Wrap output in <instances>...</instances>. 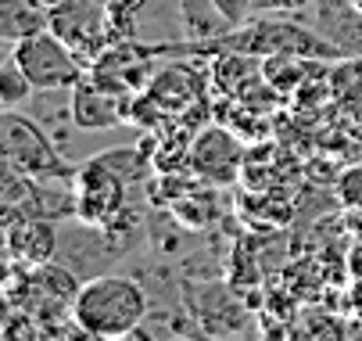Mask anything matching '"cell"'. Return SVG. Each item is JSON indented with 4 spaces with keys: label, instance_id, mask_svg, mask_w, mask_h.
<instances>
[{
    "label": "cell",
    "instance_id": "1",
    "mask_svg": "<svg viewBox=\"0 0 362 341\" xmlns=\"http://www.w3.org/2000/svg\"><path fill=\"white\" fill-rule=\"evenodd\" d=\"M133 51L144 58H216L226 51H240L251 58H269V54H305V58H320V62H341V47L330 43L320 29H308L298 18H244L240 25L212 36V40H158V43H140L129 40Z\"/></svg>",
    "mask_w": 362,
    "mask_h": 341
},
{
    "label": "cell",
    "instance_id": "2",
    "mask_svg": "<svg viewBox=\"0 0 362 341\" xmlns=\"http://www.w3.org/2000/svg\"><path fill=\"white\" fill-rule=\"evenodd\" d=\"M69 316L86 337H100V341L133 337L147 320V291L133 277L97 273L83 280Z\"/></svg>",
    "mask_w": 362,
    "mask_h": 341
},
{
    "label": "cell",
    "instance_id": "3",
    "mask_svg": "<svg viewBox=\"0 0 362 341\" xmlns=\"http://www.w3.org/2000/svg\"><path fill=\"white\" fill-rule=\"evenodd\" d=\"M0 158L8 166H15L18 173L33 176V180L69 183L76 176L72 162L54 148V137H50L36 119L18 115L15 108H4V115H0Z\"/></svg>",
    "mask_w": 362,
    "mask_h": 341
},
{
    "label": "cell",
    "instance_id": "4",
    "mask_svg": "<svg viewBox=\"0 0 362 341\" xmlns=\"http://www.w3.org/2000/svg\"><path fill=\"white\" fill-rule=\"evenodd\" d=\"M11 54L18 58V65L25 69L36 90H72L86 76L83 58L50 29L11 43Z\"/></svg>",
    "mask_w": 362,
    "mask_h": 341
},
{
    "label": "cell",
    "instance_id": "5",
    "mask_svg": "<svg viewBox=\"0 0 362 341\" xmlns=\"http://www.w3.org/2000/svg\"><path fill=\"white\" fill-rule=\"evenodd\" d=\"M50 33H58L86 62H97L112 47L105 4H97V0H65V4L50 8Z\"/></svg>",
    "mask_w": 362,
    "mask_h": 341
},
{
    "label": "cell",
    "instance_id": "6",
    "mask_svg": "<svg viewBox=\"0 0 362 341\" xmlns=\"http://www.w3.org/2000/svg\"><path fill=\"white\" fill-rule=\"evenodd\" d=\"M244 162V144L233 129L226 126H209V129H201L190 144V166L204 176V180H212V183H230L240 176V166Z\"/></svg>",
    "mask_w": 362,
    "mask_h": 341
},
{
    "label": "cell",
    "instance_id": "7",
    "mask_svg": "<svg viewBox=\"0 0 362 341\" xmlns=\"http://www.w3.org/2000/svg\"><path fill=\"white\" fill-rule=\"evenodd\" d=\"M69 105H72V122L79 129H90V133L115 129V126L129 122V97L100 90L90 76H83L69 90Z\"/></svg>",
    "mask_w": 362,
    "mask_h": 341
},
{
    "label": "cell",
    "instance_id": "8",
    "mask_svg": "<svg viewBox=\"0 0 362 341\" xmlns=\"http://www.w3.org/2000/svg\"><path fill=\"white\" fill-rule=\"evenodd\" d=\"M62 237H58V219H33L25 216L22 223L8 226V259L22 266H43L58 255Z\"/></svg>",
    "mask_w": 362,
    "mask_h": 341
},
{
    "label": "cell",
    "instance_id": "9",
    "mask_svg": "<svg viewBox=\"0 0 362 341\" xmlns=\"http://www.w3.org/2000/svg\"><path fill=\"white\" fill-rule=\"evenodd\" d=\"M316 29L344 58H362V11L351 0H316Z\"/></svg>",
    "mask_w": 362,
    "mask_h": 341
},
{
    "label": "cell",
    "instance_id": "10",
    "mask_svg": "<svg viewBox=\"0 0 362 341\" xmlns=\"http://www.w3.org/2000/svg\"><path fill=\"white\" fill-rule=\"evenodd\" d=\"M147 90L158 97L165 112L180 115L187 105H194L197 97L204 93V79H201L194 69H187V65H173V69H165V72L154 76Z\"/></svg>",
    "mask_w": 362,
    "mask_h": 341
},
{
    "label": "cell",
    "instance_id": "11",
    "mask_svg": "<svg viewBox=\"0 0 362 341\" xmlns=\"http://www.w3.org/2000/svg\"><path fill=\"white\" fill-rule=\"evenodd\" d=\"M47 29H50V8H43L40 0H0V36L8 43H18Z\"/></svg>",
    "mask_w": 362,
    "mask_h": 341
},
{
    "label": "cell",
    "instance_id": "12",
    "mask_svg": "<svg viewBox=\"0 0 362 341\" xmlns=\"http://www.w3.org/2000/svg\"><path fill=\"white\" fill-rule=\"evenodd\" d=\"M320 58H305V54H269L262 58V76L280 90V93H298L305 83H313V76H323Z\"/></svg>",
    "mask_w": 362,
    "mask_h": 341
},
{
    "label": "cell",
    "instance_id": "13",
    "mask_svg": "<svg viewBox=\"0 0 362 341\" xmlns=\"http://www.w3.org/2000/svg\"><path fill=\"white\" fill-rule=\"evenodd\" d=\"M255 76H262V58H251V54H240V51H226V54L212 58V86L223 97H230V101Z\"/></svg>",
    "mask_w": 362,
    "mask_h": 341
},
{
    "label": "cell",
    "instance_id": "14",
    "mask_svg": "<svg viewBox=\"0 0 362 341\" xmlns=\"http://www.w3.org/2000/svg\"><path fill=\"white\" fill-rule=\"evenodd\" d=\"M176 11H180L187 40H212V36L233 29V22L223 15L216 0H176Z\"/></svg>",
    "mask_w": 362,
    "mask_h": 341
},
{
    "label": "cell",
    "instance_id": "15",
    "mask_svg": "<svg viewBox=\"0 0 362 341\" xmlns=\"http://www.w3.org/2000/svg\"><path fill=\"white\" fill-rule=\"evenodd\" d=\"M33 83L25 76V69L18 65V58L8 51L4 54V65H0V108H18L33 97Z\"/></svg>",
    "mask_w": 362,
    "mask_h": 341
},
{
    "label": "cell",
    "instance_id": "16",
    "mask_svg": "<svg viewBox=\"0 0 362 341\" xmlns=\"http://www.w3.org/2000/svg\"><path fill=\"white\" fill-rule=\"evenodd\" d=\"M100 166H105L115 180H122L126 187L129 183H140L144 176H147V158H144V151L136 148H115V151H100V155H93Z\"/></svg>",
    "mask_w": 362,
    "mask_h": 341
},
{
    "label": "cell",
    "instance_id": "17",
    "mask_svg": "<svg viewBox=\"0 0 362 341\" xmlns=\"http://www.w3.org/2000/svg\"><path fill=\"white\" fill-rule=\"evenodd\" d=\"M327 79L334 97H344L348 105H362V58H341Z\"/></svg>",
    "mask_w": 362,
    "mask_h": 341
},
{
    "label": "cell",
    "instance_id": "18",
    "mask_svg": "<svg viewBox=\"0 0 362 341\" xmlns=\"http://www.w3.org/2000/svg\"><path fill=\"white\" fill-rule=\"evenodd\" d=\"M337 198H341L344 209L362 212V166H351V169L341 173V180H337Z\"/></svg>",
    "mask_w": 362,
    "mask_h": 341
},
{
    "label": "cell",
    "instance_id": "19",
    "mask_svg": "<svg viewBox=\"0 0 362 341\" xmlns=\"http://www.w3.org/2000/svg\"><path fill=\"white\" fill-rule=\"evenodd\" d=\"M216 4L223 8V15H226L233 25H240L244 18H251V0H216Z\"/></svg>",
    "mask_w": 362,
    "mask_h": 341
},
{
    "label": "cell",
    "instance_id": "20",
    "mask_svg": "<svg viewBox=\"0 0 362 341\" xmlns=\"http://www.w3.org/2000/svg\"><path fill=\"white\" fill-rule=\"evenodd\" d=\"M351 309H355V316L362 320V280H358L355 291H351Z\"/></svg>",
    "mask_w": 362,
    "mask_h": 341
},
{
    "label": "cell",
    "instance_id": "21",
    "mask_svg": "<svg viewBox=\"0 0 362 341\" xmlns=\"http://www.w3.org/2000/svg\"><path fill=\"white\" fill-rule=\"evenodd\" d=\"M43 8H58V4H65V0H40Z\"/></svg>",
    "mask_w": 362,
    "mask_h": 341
}]
</instances>
